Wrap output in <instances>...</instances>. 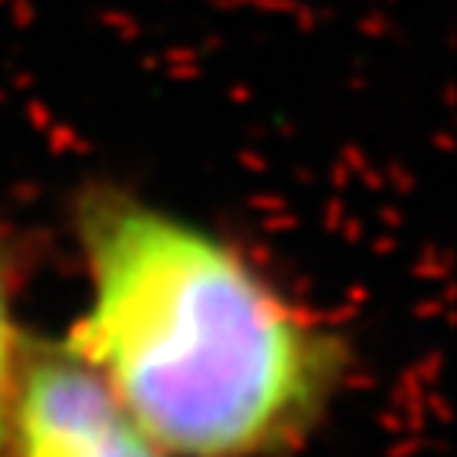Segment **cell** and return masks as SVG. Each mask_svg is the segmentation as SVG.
<instances>
[{
  "label": "cell",
  "instance_id": "6da1fadb",
  "mask_svg": "<svg viewBox=\"0 0 457 457\" xmlns=\"http://www.w3.org/2000/svg\"><path fill=\"white\" fill-rule=\"evenodd\" d=\"M88 302L68 345L170 457H264L332 396L343 353L237 247L119 190L79 204Z\"/></svg>",
  "mask_w": 457,
  "mask_h": 457
},
{
  "label": "cell",
  "instance_id": "7a4b0ae2",
  "mask_svg": "<svg viewBox=\"0 0 457 457\" xmlns=\"http://www.w3.org/2000/svg\"><path fill=\"white\" fill-rule=\"evenodd\" d=\"M7 457H170L71 349L21 353Z\"/></svg>",
  "mask_w": 457,
  "mask_h": 457
},
{
  "label": "cell",
  "instance_id": "3957f363",
  "mask_svg": "<svg viewBox=\"0 0 457 457\" xmlns=\"http://www.w3.org/2000/svg\"><path fill=\"white\" fill-rule=\"evenodd\" d=\"M21 339L14 328V302H11V268L0 251V457H7L11 441V410H14L17 370H21Z\"/></svg>",
  "mask_w": 457,
  "mask_h": 457
}]
</instances>
